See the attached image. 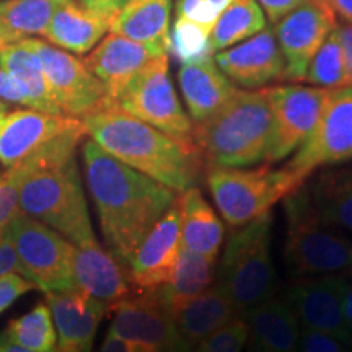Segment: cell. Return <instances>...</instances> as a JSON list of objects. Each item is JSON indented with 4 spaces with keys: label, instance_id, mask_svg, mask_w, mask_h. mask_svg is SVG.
I'll return each mask as SVG.
<instances>
[{
    "label": "cell",
    "instance_id": "obj_1",
    "mask_svg": "<svg viewBox=\"0 0 352 352\" xmlns=\"http://www.w3.org/2000/svg\"><path fill=\"white\" fill-rule=\"evenodd\" d=\"M82 157L104 241L127 267L140 241L178 195L109 155L91 139L83 144Z\"/></svg>",
    "mask_w": 352,
    "mask_h": 352
},
{
    "label": "cell",
    "instance_id": "obj_2",
    "mask_svg": "<svg viewBox=\"0 0 352 352\" xmlns=\"http://www.w3.org/2000/svg\"><path fill=\"white\" fill-rule=\"evenodd\" d=\"M85 135L87 129L69 132L20 162V212L52 227L76 246L96 240L76 162L77 145Z\"/></svg>",
    "mask_w": 352,
    "mask_h": 352
},
{
    "label": "cell",
    "instance_id": "obj_3",
    "mask_svg": "<svg viewBox=\"0 0 352 352\" xmlns=\"http://www.w3.org/2000/svg\"><path fill=\"white\" fill-rule=\"evenodd\" d=\"M82 122L90 139L104 152L176 195L196 186L202 164L195 145L170 138L113 101L87 114Z\"/></svg>",
    "mask_w": 352,
    "mask_h": 352
},
{
    "label": "cell",
    "instance_id": "obj_4",
    "mask_svg": "<svg viewBox=\"0 0 352 352\" xmlns=\"http://www.w3.org/2000/svg\"><path fill=\"white\" fill-rule=\"evenodd\" d=\"M272 139V113L266 90H236L227 104L195 126L201 164L210 168H245L266 160Z\"/></svg>",
    "mask_w": 352,
    "mask_h": 352
},
{
    "label": "cell",
    "instance_id": "obj_5",
    "mask_svg": "<svg viewBox=\"0 0 352 352\" xmlns=\"http://www.w3.org/2000/svg\"><path fill=\"white\" fill-rule=\"evenodd\" d=\"M215 285L239 311L274 297L271 212L233 230L220 259Z\"/></svg>",
    "mask_w": 352,
    "mask_h": 352
},
{
    "label": "cell",
    "instance_id": "obj_6",
    "mask_svg": "<svg viewBox=\"0 0 352 352\" xmlns=\"http://www.w3.org/2000/svg\"><path fill=\"white\" fill-rule=\"evenodd\" d=\"M284 258L294 274L323 276L352 270V236L318 217L307 184L284 197Z\"/></svg>",
    "mask_w": 352,
    "mask_h": 352
},
{
    "label": "cell",
    "instance_id": "obj_7",
    "mask_svg": "<svg viewBox=\"0 0 352 352\" xmlns=\"http://www.w3.org/2000/svg\"><path fill=\"white\" fill-rule=\"evenodd\" d=\"M307 179L283 166L272 168H210L206 183L214 197L215 208L232 230L271 212L272 206L292 195Z\"/></svg>",
    "mask_w": 352,
    "mask_h": 352
},
{
    "label": "cell",
    "instance_id": "obj_8",
    "mask_svg": "<svg viewBox=\"0 0 352 352\" xmlns=\"http://www.w3.org/2000/svg\"><path fill=\"white\" fill-rule=\"evenodd\" d=\"M20 261V274L43 292L76 289V245L54 228L19 214L7 226Z\"/></svg>",
    "mask_w": 352,
    "mask_h": 352
},
{
    "label": "cell",
    "instance_id": "obj_9",
    "mask_svg": "<svg viewBox=\"0 0 352 352\" xmlns=\"http://www.w3.org/2000/svg\"><path fill=\"white\" fill-rule=\"evenodd\" d=\"M113 103L170 138L195 145V124L176 96L170 78L168 54L158 56L145 65Z\"/></svg>",
    "mask_w": 352,
    "mask_h": 352
},
{
    "label": "cell",
    "instance_id": "obj_10",
    "mask_svg": "<svg viewBox=\"0 0 352 352\" xmlns=\"http://www.w3.org/2000/svg\"><path fill=\"white\" fill-rule=\"evenodd\" d=\"M352 160V85L331 88L316 127L284 166L307 179L321 166Z\"/></svg>",
    "mask_w": 352,
    "mask_h": 352
},
{
    "label": "cell",
    "instance_id": "obj_11",
    "mask_svg": "<svg viewBox=\"0 0 352 352\" xmlns=\"http://www.w3.org/2000/svg\"><path fill=\"white\" fill-rule=\"evenodd\" d=\"M23 41L41 60L52 96L65 116L83 120L87 114L109 101L103 83L90 72L83 60L43 39L26 38Z\"/></svg>",
    "mask_w": 352,
    "mask_h": 352
},
{
    "label": "cell",
    "instance_id": "obj_12",
    "mask_svg": "<svg viewBox=\"0 0 352 352\" xmlns=\"http://www.w3.org/2000/svg\"><path fill=\"white\" fill-rule=\"evenodd\" d=\"M266 91L272 113V139L266 162L277 164L310 138L329 88L284 85L266 88Z\"/></svg>",
    "mask_w": 352,
    "mask_h": 352
},
{
    "label": "cell",
    "instance_id": "obj_13",
    "mask_svg": "<svg viewBox=\"0 0 352 352\" xmlns=\"http://www.w3.org/2000/svg\"><path fill=\"white\" fill-rule=\"evenodd\" d=\"M109 334L152 347L155 352H191L168 311L152 292H132L109 307Z\"/></svg>",
    "mask_w": 352,
    "mask_h": 352
},
{
    "label": "cell",
    "instance_id": "obj_14",
    "mask_svg": "<svg viewBox=\"0 0 352 352\" xmlns=\"http://www.w3.org/2000/svg\"><path fill=\"white\" fill-rule=\"evenodd\" d=\"M274 25L285 60L284 80H305L316 51L338 26L336 15L324 0H308Z\"/></svg>",
    "mask_w": 352,
    "mask_h": 352
},
{
    "label": "cell",
    "instance_id": "obj_15",
    "mask_svg": "<svg viewBox=\"0 0 352 352\" xmlns=\"http://www.w3.org/2000/svg\"><path fill=\"white\" fill-rule=\"evenodd\" d=\"M349 274L311 276L290 285L285 300L292 305L300 327L318 329L352 347V333L344 320V294Z\"/></svg>",
    "mask_w": 352,
    "mask_h": 352
},
{
    "label": "cell",
    "instance_id": "obj_16",
    "mask_svg": "<svg viewBox=\"0 0 352 352\" xmlns=\"http://www.w3.org/2000/svg\"><path fill=\"white\" fill-rule=\"evenodd\" d=\"M182 243V208L176 196L170 209L151 228L127 264L134 292H153L173 274Z\"/></svg>",
    "mask_w": 352,
    "mask_h": 352
},
{
    "label": "cell",
    "instance_id": "obj_17",
    "mask_svg": "<svg viewBox=\"0 0 352 352\" xmlns=\"http://www.w3.org/2000/svg\"><path fill=\"white\" fill-rule=\"evenodd\" d=\"M85 129L82 120L36 109L7 113L0 120V164L12 168L46 144L74 131Z\"/></svg>",
    "mask_w": 352,
    "mask_h": 352
},
{
    "label": "cell",
    "instance_id": "obj_18",
    "mask_svg": "<svg viewBox=\"0 0 352 352\" xmlns=\"http://www.w3.org/2000/svg\"><path fill=\"white\" fill-rule=\"evenodd\" d=\"M46 303L56 328V352H91L107 303L78 289L47 292Z\"/></svg>",
    "mask_w": 352,
    "mask_h": 352
},
{
    "label": "cell",
    "instance_id": "obj_19",
    "mask_svg": "<svg viewBox=\"0 0 352 352\" xmlns=\"http://www.w3.org/2000/svg\"><path fill=\"white\" fill-rule=\"evenodd\" d=\"M214 60L232 82L245 88H259L272 80H284L285 60L270 28L261 30L232 50L219 51Z\"/></svg>",
    "mask_w": 352,
    "mask_h": 352
},
{
    "label": "cell",
    "instance_id": "obj_20",
    "mask_svg": "<svg viewBox=\"0 0 352 352\" xmlns=\"http://www.w3.org/2000/svg\"><path fill=\"white\" fill-rule=\"evenodd\" d=\"M158 56H162V52L151 46L111 33L83 63L103 83L108 100L114 101L127 83Z\"/></svg>",
    "mask_w": 352,
    "mask_h": 352
},
{
    "label": "cell",
    "instance_id": "obj_21",
    "mask_svg": "<svg viewBox=\"0 0 352 352\" xmlns=\"http://www.w3.org/2000/svg\"><path fill=\"white\" fill-rule=\"evenodd\" d=\"M74 280L76 289L107 303L108 310L134 292L127 267L118 261L111 252H107L98 240L76 246Z\"/></svg>",
    "mask_w": 352,
    "mask_h": 352
},
{
    "label": "cell",
    "instance_id": "obj_22",
    "mask_svg": "<svg viewBox=\"0 0 352 352\" xmlns=\"http://www.w3.org/2000/svg\"><path fill=\"white\" fill-rule=\"evenodd\" d=\"M250 352H297L300 321L285 298H267L245 310Z\"/></svg>",
    "mask_w": 352,
    "mask_h": 352
},
{
    "label": "cell",
    "instance_id": "obj_23",
    "mask_svg": "<svg viewBox=\"0 0 352 352\" xmlns=\"http://www.w3.org/2000/svg\"><path fill=\"white\" fill-rule=\"evenodd\" d=\"M178 83L189 116L195 122H202L214 116L239 90L219 69L214 57H208L199 63L182 64Z\"/></svg>",
    "mask_w": 352,
    "mask_h": 352
},
{
    "label": "cell",
    "instance_id": "obj_24",
    "mask_svg": "<svg viewBox=\"0 0 352 352\" xmlns=\"http://www.w3.org/2000/svg\"><path fill=\"white\" fill-rule=\"evenodd\" d=\"M171 0H129L118 12L109 32L168 54Z\"/></svg>",
    "mask_w": 352,
    "mask_h": 352
},
{
    "label": "cell",
    "instance_id": "obj_25",
    "mask_svg": "<svg viewBox=\"0 0 352 352\" xmlns=\"http://www.w3.org/2000/svg\"><path fill=\"white\" fill-rule=\"evenodd\" d=\"M113 19L83 8L76 0H67L52 16L41 36L52 46L85 54L109 32Z\"/></svg>",
    "mask_w": 352,
    "mask_h": 352
},
{
    "label": "cell",
    "instance_id": "obj_26",
    "mask_svg": "<svg viewBox=\"0 0 352 352\" xmlns=\"http://www.w3.org/2000/svg\"><path fill=\"white\" fill-rule=\"evenodd\" d=\"M182 208L183 248L209 259H217L223 243V223L212 206L195 188L178 195Z\"/></svg>",
    "mask_w": 352,
    "mask_h": 352
},
{
    "label": "cell",
    "instance_id": "obj_27",
    "mask_svg": "<svg viewBox=\"0 0 352 352\" xmlns=\"http://www.w3.org/2000/svg\"><path fill=\"white\" fill-rule=\"evenodd\" d=\"M0 67L19 83L28 96L30 109L63 114L52 96L41 60L25 41L0 44Z\"/></svg>",
    "mask_w": 352,
    "mask_h": 352
},
{
    "label": "cell",
    "instance_id": "obj_28",
    "mask_svg": "<svg viewBox=\"0 0 352 352\" xmlns=\"http://www.w3.org/2000/svg\"><path fill=\"white\" fill-rule=\"evenodd\" d=\"M214 264L215 259L182 248L173 274L162 287L152 292L173 320L179 310L210 287L214 280Z\"/></svg>",
    "mask_w": 352,
    "mask_h": 352
},
{
    "label": "cell",
    "instance_id": "obj_29",
    "mask_svg": "<svg viewBox=\"0 0 352 352\" xmlns=\"http://www.w3.org/2000/svg\"><path fill=\"white\" fill-rule=\"evenodd\" d=\"M307 189L318 217L352 235V166L320 171Z\"/></svg>",
    "mask_w": 352,
    "mask_h": 352
},
{
    "label": "cell",
    "instance_id": "obj_30",
    "mask_svg": "<svg viewBox=\"0 0 352 352\" xmlns=\"http://www.w3.org/2000/svg\"><path fill=\"white\" fill-rule=\"evenodd\" d=\"M239 314L230 298L214 285L179 310L175 316V323L186 344L195 347L197 342L235 320Z\"/></svg>",
    "mask_w": 352,
    "mask_h": 352
},
{
    "label": "cell",
    "instance_id": "obj_31",
    "mask_svg": "<svg viewBox=\"0 0 352 352\" xmlns=\"http://www.w3.org/2000/svg\"><path fill=\"white\" fill-rule=\"evenodd\" d=\"M67 0H6L0 2V44L20 43L43 34Z\"/></svg>",
    "mask_w": 352,
    "mask_h": 352
},
{
    "label": "cell",
    "instance_id": "obj_32",
    "mask_svg": "<svg viewBox=\"0 0 352 352\" xmlns=\"http://www.w3.org/2000/svg\"><path fill=\"white\" fill-rule=\"evenodd\" d=\"M266 28L264 12L256 0H233L219 15L210 30V43L215 52L252 38Z\"/></svg>",
    "mask_w": 352,
    "mask_h": 352
},
{
    "label": "cell",
    "instance_id": "obj_33",
    "mask_svg": "<svg viewBox=\"0 0 352 352\" xmlns=\"http://www.w3.org/2000/svg\"><path fill=\"white\" fill-rule=\"evenodd\" d=\"M8 341L34 352L56 349V328L47 303H39L28 314L13 320L3 333Z\"/></svg>",
    "mask_w": 352,
    "mask_h": 352
},
{
    "label": "cell",
    "instance_id": "obj_34",
    "mask_svg": "<svg viewBox=\"0 0 352 352\" xmlns=\"http://www.w3.org/2000/svg\"><path fill=\"white\" fill-rule=\"evenodd\" d=\"M305 80L311 85L321 88H341L347 87V69L346 57L342 51V44L340 38V28H334L328 34L320 50L308 65Z\"/></svg>",
    "mask_w": 352,
    "mask_h": 352
},
{
    "label": "cell",
    "instance_id": "obj_35",
    "mask_svg": "<svg viewBox=\"0 0 352 352\" xmlns=\"http://www.w3.org/2000/svg\"><path fill=\"white\" fill-rule=\"evenodd\" d=\"M168 52L182 64H192L214 57V47L210 43V32L202 26L184 19H176L170 30Z\"/></svg>",
    "mask_w": 352,
    "mask_h": 352
},
{
    "label": "cell",
    "instance_id": "obj_36",
    "mask_svg": "<svg viewBox=\"0 0 352 352\" xmlns=\"http://www.w3.org/2000/svg\"><path fill=\"white\" fill-rule=\"evenodd\" d=\"M246 342H248V327L245 318L236 316L226 327L197 342L191 352H241Z\"/></svg>",
    "mask_w": 352,
    "mask_h": 352
},
{
    "label": "cell",
    "instance_id": "obj_37",
    "mask_svg": "<svg viewBox=\"0 0 352 352\" xmlns=\"http://www.w3.org/2000/svg\"><path fill=\"white\" fill-rule=\"evenodd\" d=\"M23 178L21 164L13 165L6 175L0 176V232L20 214L19 192Z\"/></svg>",
    "mask_w": 352,
    "mask_h": 352
},
{
    "label": "cell",
    "instance_id": "obj_38",
    "mask_svg": "<svg viewBox=\"0 0 352 352\" xmlns=\"http://www.w3.org/2000/svg\"><path fill=\"white\" fill-rule=\"evenodd\" d=\"M352 347L347 346L331 334L300 327L297 352H351Z\"/></svg>",
    "mask_w": 352,
    "mask_h": 352
},
{
    "label": "cell",
    "instance_id": "obj_39",
    "mask_svg": "<svg viewBox=\"0 0 352 352\" xmlns=\"http://www.w3.org/2000/svg\"><path fill=\"white\" fill-rule=\"evenodd\" d=\"M176 15L206 30H212L219 13L214 10L208 0H178L176 2Z\"/></svg>",
    "mask_w": 352,
    "mask_h": 352
},
{
    "label": "cell",
    "instance_id": "obj_40",
    "mask_svg": "<svg viewBox=\"0 0 352 352\" xmlns=\"http://www.w3.org/2000/svg\"><path fill=\"white\" fill-rule=\"evenodd\" d=\"M33 289H36L34 284L19 272H10L0 277V314H3L16 298Z\"/></svg>",
    "mask_w": 352,
    "mask_h": 352
},
{
    "label": "cell",
    "instance_id": "obj_41",
    "mask_svg": "<svg viewBox=\"0 0 352 352\" xmlns=\"http://www.w3.org/2000/svg\"><path fill=\"white\" fill-rule=\"evenodd\" d=\"M10 272H19L20 274V261L10 232L6 227L0 232V277L10 274Z\"/></svg>",
    "mask_w": 352,
    "mask_h": 352
},
{
    "label": "cell",
    "instance_id": "obj_42",
    "mask_svg": "<svg viewBox=\"0 0 352 352\" xmlns=\"http://www.w3.org/2000/svg\"><path fill=\"white\" fill-rule=\"evenodd\" d=\"M261 8L266 12L272 23H277L280 19H284L287 13L296 10L308 0H256Z\"/></svg>",
    "mask_w": 352,
    "mask_h": 352
},
{
    "label": "cell",
    "instance_id": "obj_43",
    "mask_svg": "<svg viewBox=\"0 0 352 352\" xmlns=\"http://www.w3.org/2000/svg\"><path fill=\"white\" fill-rule=\"evenodd\" d=\"M0 98L12 101V103H20L30 108V100L19 83L8 76L6 70L0 69Z\"/></svg>",
    "mask_w": 352,
    "mask_h": 352
},
{
    "label": "cell",
    "instance_id": "obj_44",
    "mask_svg": "<svg viewBox=\"0 0 352 352\" xmlns=\"http://www.w3.org/2000/svg\"><path fill=\"white\" fill-rule=\"evenodd\" d=\"M100 352H155L152 347L139 344V342H131L122 340V338L114 336V334H107L103 346Z\"/></svg>",
    "mask_w": 352,
    "mask_h": 352
},
{
    "label": "cell",
    "instance_id": "obj_45",
    "mask_svg": "<svg viewBox=\"0 0 352 352\" xmlns=\"http://www.w3.org/2000/svg\"><path fill=\"white\" fill-rule=\"evenodd\" d=\"M77 2L80 3L83 8H87V10L101 13V15H107L114 19V16L118 15V12H120L129 0H77Z\"/></svg>",
    "mask_w": 352,
    "mask_h": 352
},
{
    "label": "cell",
    "instance_id": "obj_46",
    "mask_svg": "<svg viewBox=\"0 0 352 352\" xmlns=\"http://www.w3.org/2000/svg\"><path fill=\"white\" fill-rule=\"evenodd\" d=\"M340 28V26H338ZM340 38L342 44V51L346 57V69H347V83L352 85V23L340 28Z\"/></svg>",
    "mask_w": 352,
    "mask_h": 352
},
{
    "label": "cell",
    "instance_id": "obj_47",
    "mask_svg": "<svg viewBox=\"0 0 352 352\" xmlns=\"http://www.w3.org/2000/svg\"><path fill=\"white\" fill-rule=\"evenodd\" d=\"M324 2L334 12V15H340L352 23V0H324Z\"/></svg>",
    "mask_w": 352,
    "mask_h": 352
},
{
    "label": "cell",
    "instance_id": "obj_48",
    "mask_svg": "<svg viewBox=\"0 0 352 352\" xmlns=\"http://www.w3.org/2000/svg\"><path fill=\"white\" fill-rule=\"evenodd\" d=\"M344 320L347 328L352 333V276H349V280H347V287L344 294Z\"/></svg>",
    "mask_w": 352,
    "mask_h": 352
},
{
    "label": "cell",
    "instance_id": "obj_49",
    "mask_svg": "<svg viewBox=\"0 0 352 352\" xmlns=\"http://www.w3.org/2000/svg\"><path fill=\"white\" fill-rule=\"evenodd\" d=\"M0 349H2V352H34V351L25 349V347L15 344V342L8 341L3 334H0ZM51 352H56V349Z\"/></svg>",
    "mask_w": 352,
    "mask_h": 352
},
{
    "label": "cell",
    "instance_id": "obj_50",
    "mask_svg": "<svg viewBox=\"0 0 352 352\" xmlns=\"http://www.w3.org/2000/svg\"><path fill=\"white\" fill-rule=\"evenodd\" d=\"M7 114V107L3 103H0V120H2L3 116H6Z\"/></svg>",
    "mask_w": 352,
    "mask_h": 352
},
{
    "label": "cell",
    "instance_id": "obj_51",
    "mask_svg": "<svg viewBox=\"0 0 352 352\" xmlns=\"http://www.w3.org/2000/svg\"><path fill=\"white\" fill-rule=\"evenodd\" d=\"M0 352H2V349H0Z\"/></svg>",
    "mask_w": 352,
    "mask_h": 352
},
{
    "label": "cell",
    "instance_id": "obj_52",
    "mask_svg": "<svg viewBox=\"0 0 352 352\" xmlns=\"http://www.w3.org/2000/svg\"><path fill=\"white\" fill-rule=\"evenodd\" d=\"M351 352H352V351H351Z\"/></svg>",
    "mask_w": 352,
    "mask_h": 352
}]
</instances>
